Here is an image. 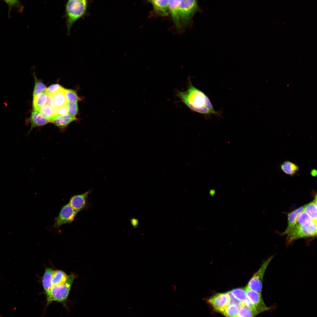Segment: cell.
<instances>
[{
  "instance_id": "obj_1",
  "label": "cell",
  "mask_w": 317,
  "mask_h": 317,
  "mask_svg": "<svg viewBox=\"0 0 317 317\" xmlns=\"http://www.w3.org/2000/svg\"><path fill=\"white\" fill-rule=\"evenodd\" d=\"M177 95L183 103L193 111L208 116L212 114L220 115L219 112L214 109L208 97L194 87L190 80L187 89L178 92Z\"/></svg>"
},
{
  "instance_id": "obj_2",
  "label": "cell",
  "mask_w": 317,
  "mask_h": 317,
  "mask_svg": "<svg viewBox=\"0 0 317 317\" xmlns=\"http://www.w3.org/2000/svg\"><path fill=\"white\" fill-rule=\"evenodd\" d=\"M87 4V1L85 0H69L66 2L65 15L68 34L73 24L85 14Z\"/></svg>"
},
{
  "instance_id": "obj_3",
  "label": "cell",
  "mask_w": 317,
  "mask_h": 317,
  "mask_svg": "<svg viewBox=\"0 0 317 317\" xmlns=\"http://www.w3.org/2000/svg\"><path fill=\"white\" fill-rule=\"evenodd\" d=\"M75 276L73 273L68 276L67 281L64 284L52 286L50 291L46 294L47 303L53 301L64 303L67 300L71 287Z\"/></svg>"
},
{
  "instance_id": "obj_4",
  "label": "cell",
  "mask_w": 317,
  "mask_h": 317,
  "mask_svg": "<svg viewBox=\"0 0 317 317\" xmlns=\"http://www.w3.org/2000/svg\"><path fill=\"white\" fill-rule=\"evenodd\" d=\"M286 242L290 243L298 239L308 237H313L317 235V221H313L308 227L301 226L297 224L287 234Z\"/></svg>"
},
{
  "instance_id": "obj_5",
  "label": "cell",
  "mask_w": 317,
  "mask_h": 317,
  "mask_svg": "<svg viewBox=\"0 0 317 317\" xmlns=\"http://www.w3.org/2000/svg\"><path fill=\"white\" fill-rule=\"evenodd\" d=\"M179 9L182 26H186L190 23L199 7L196 0H180Z\"/></svg>"
},
{
  "instance_id": "obj_6",
  "label": "cell",
  "mask_w": 317,
  "mask_h": 317,
  "mask_svg": "<svg viewBox=\"0 0 317 317\" xmlns=\"http://www.w3.org/2000/svg\"><path fill=\"white\" fill-rule=\"evenodd\" d=\"M271 256L262 264L261 266L249 280L247 286L250 289L260 293H262L264 276L266 269L273 259Z\"/></svg>"
},
{
  "instance_id": "obj_7",
  "label": "cell",
  "mask_w": 317,
  "mask_h": 317,
  "mask_svg": "<svg viewBox=\"0 0 317 317\" xmlns=\"http://www.w3.org/2000/svg\"><path fill=\"white\" fill-rule=\"evenodd\" d=\"M77 213L68 203L63 206L55 220L53 227L58 228L65 224H70L74 220Z\"/></svg>"
},
{
  "instance_id": "obj_8",
  "label": "cell",
  "mask_w": 317,
  "mask_h": 317,
  "mask_svg": "<svg viewBox=\"0 0 317 317\" xmlns=\"http://www.w3.org/2000/svg\"><path fill=\"white\" fill-rule=\"evenodd\" d=\"M92 191L90 190L83 193L72 195L69 203L77 213L87 210L90 207L88 195Z\"/></svg>"
},
{
  "instance_id": "obj_9",
  "label": "cell",
  "mask_w": 317,
  "mask_h": 317,
  "mask_svg": "<svg viewBox=\"0 0 317 317\" xmlns=\"http://www.w3.org/2000/svg\"><path fill=\"white\" fill-rule=\"evenodd\" d=\"M245 290L249 299L255 306L259 314L270 309L265 305L261 293L252 290L247 286Z\"/></svg>"
},
{
  "instance_id": "obj_10",
  "label": "cell",
  "mask_w": 317,
  "mask_h": 317,
  "mask_svg": "<svg viewBox=\"0 0 317 317\" xmlns=\"http://www.w3.org/2000/svg\"><path fill=\"white\" fill-rule=\"evenodd\" d=\"M208 302L217 311L220 313L230 303V298L227 292L217 293L211 296Z\"/></svg>"
},
{
  "instance_id": "obj_11",
  "label": "cell",
  "mask_w": 317,
  "mask_h": 317,
  "mask_svg": "<svg viewBox=\"0 0 317 317\" xmlns=\"http://www.w3.org/2000/svg\"><path fill=\"white\" fill-rule=\"evenodd\" d=\"M230 291L234 297L241 303L251 308L256 315L259 314L255 306L249 299L245 289L237 288L233 289Z\"/></svg>"
},
{
  "instance_id": "obj_12",
  "label": "cell",
  "mask_w": 317,
  "mask_h": 317,
  "mask_svg": "<svg viewBox=\"0 0 317 317\" xmlns=\"http://www.w3.org/2000/svg\"><path fill=\"white\" fill-rule=\"evenodd\" d=\"M180 0H168L169 12L172 21L178 29L182 26L180 18L179 5Z\"/></svg>"
},
{
  "instance_id": "obj_13",
  "label": "cell",
  "mask_w": 317,
  "mask_h": 317,
  "mask_svg": "<svg viewBox=\"0 0 317 317\" xmlns=\"http://www.w3.org/2000/svg\"><path fill=\"white\" fill-rule=\"evenodd\" d=\"M148 1L151 4L154 12L157 15L162 17L168 15V0H152Z\"/></svg>"
},
{
  "instance_id": "obj_14",
  "label": "cell",
  "mask_w": 317,
  "mask_h": 317,
  "mask_svg": "<svg viewBox=\"0 0 317 317\" xmlns=\"http://www.w3.org/2000/svg\"><path fill=\"white\" fill-rule=\"evenodd\" d=\"M63 88V87L61 89L53 94L49 95L51 98L54 107L57 109L66 105L68 102L64 92Z\"/></svg>"
},
{
  "instance_id": "obj_15",
  "label": "cell",
  "mask_w": 317,
  "mask_h": 317,
  "mask_svg": "<svg viewBox=\"0 0 317 317\" xmlns=\"http://www.w3.org/2000/svg\"><path fill=\"white\" fill-rule=\"evenodd\" d=\"M303 210V206L299 208L288 214V226L282 235L287 234L295 227L297 224L298 217Z\"/></svg>"
},
{
  "instance_id": "obj_16",
  "label": "cell",
  "mask_w": 317,
  "mask_h": 317,
  "mask_svg": "<svg viewBox=\"0 0 317 317\" xmlns=\"http://www.w3.org/2000/svg\"><path fill=\"white\" fill-rule=\"evenodd\" d=\"M280 169L285 173L291 176L296 174L299 171V166L295 163L289 160H286L279 166Z\"/></svg>"
},
{
  "instance_id": "obj_17",
  "label": "cell",
  "mask_w": 317,
  "mask_h": 317,
  "mask_svg": "<svg viewBox=\"0 0 317 317\" xmlns=\"http://www.w3.org/2000/svg\"><path fill=\"white\" fill-rule=\"evenodd\" d=\"M30 120L31 124V130L36 127L44 125L49 122L48 120L43 117L39 113L34 111L31 113Z\"/></svg>"
},
{
  "instance_id": "obj_18",
  "label": "cell",
  "mask_w": 317,
  "mask_h": 317,
  "mask_svg": "<svg viewBox=\"0 0 317 317\" xmlns=\"http://www.w3.org/2000/svg\"><path fill=\"white\" fill-rule=\"evenodd\" d=\"M68 276L64 272L60 270L53 271L52 276V286L62 285L65 283Z\"/></svg>"
},
{
  "instance_id": "obj_19",
  "label": "cell",
  "mask_w": 317,
  "mask_h": 317,
  "mask_svg": "<svg viewBox=\"0 0 317 317\" xmlns=\"http://www.w3.org/2000/svg\"><path fill=\"white\" fill-rule=\"evenodd\" d=\"M48 99V94L45 90L33 97V107L36 111L46 104Z\"/></svg>"
},
{
  "instance_id": "obj_20",
  "label": "cell",
  "mask_w": 317,
  "mask_h": 317,
  "mask_svg": "<svg viewBox=\"0 0 317 317\" xmlns=\"http://www.w3.org/2000/svg\"><path fill=\"white\" fill-rule=\"evenodd\" d=\"M53 271L51 268H46L42 278V285L45 294L48 293L52 287V274Z\"/></svg>"
},
{
  "instance_id": "obj_21",
  "label": "cell",
  "mask_w": 317,
  "mask_h": 317,
  "mask_svg": "<svg viewBox=\"0 0 317 317\" xmlns=\"http://www.w3.org/2000/svg\"><path fill=\"white\" fill-rule=\"evenodd\" d=\"M36 111L39 113L49 122H52L57 118L53 109L47 104H45Z\"/></svg>"
},
{
  "instance_id": "obj_22",
  "label": "cell",
  "mask_w": 317,
  "mask_h": 317,
  "mask_svg": "<svg viewBox=\"0 0 317 317\" xmlns=\"http://www.w3.org/2000/svg\"><path fill=\"white\" fill-rule=\"evenodd\" d=\"M76 119L75 117L68 114L58 117L52 122L59 128L63 129Z\"/></svg>"
},
{
  "instance_id": "obj_23",
  "label": "cell",
  "mask_w": 317,
  "mask_h": 317,
  "mask_svg": "<svg viewBox=\"0 0 317 317\" xmlns=\"http://www.w3.org/2000/svg\"><path fill=\"white\" fill-rule=\"evenodd\" d=\"M304 211L311 218L317 221V199L316 195L315 199L312 202L303 206Z\"/></svg>"
},
{
  "instance_id": "obj_24",
  "label": "cell",
  "mask_w": 317,
  "mask_h": 317,
  "mask_svg": "<svg viewBox=\"0 0 317 317\" xmlns=\"http://www.w3.org/2000/svg\"><path fill=\"white\" fill-rule=\"evenodd\" d=\"M313 221H315L303 210L298 217L297 224L301 226L308 227L310 225Z\"/></svg>"
},
{
  "instance_id": "obj_25",
  "label": "cell",
  "mask_w": 317,
  "mask_h": 317,
  "mask_svg": "<svg viewBox=\"0 0 317 317\" xmlns=\"http://www.w3.org/2000/svg\"><path fill=\"white\" fill-rule=\"evenodd\" d=\"M239 306L234 303L228 304L221 313L227 317H237Z\"/></svg>"
},
{
  "instance_id": "obj_26",
  "label": "cell",
  "mask_w": 317,
  "mask_h": 317,
  "mask_svg": "<svg viewBox=\"0 0 317 317\" xmlns=\"http://www.w3.org/2000/svg\"><path fill=\"white\" fill-rule=\"evenodd\" d=\"M4 1L7 4L9 10L8 12V16H10V14L11 10L14 8L16 11L18 12H23V6L19 0H6Z\"/></svg>"
},
{
  "instance_id": "obj_27",
  "label": "cell",
  "mask_w": 317,
  "mask_h": 317,
  "mask_svg": "<svg viewBox=\"0 0 317 317\" xmlns=\"http://www.w3.org/2000/svg\"><path fill=\"white\" fill-rule=\"evenodd\" d=\"M256 316L255 313L251 308L240 303L239 307L237 317H254Z\"/></svg>"
},
{
  "instance_id": "obj_28",
  "label": "cell",
  "mask_w": 317,
  "mask_h": 317,
  "mask_svg": "<svg viewBox=\"0 0 317 317\" xmlns=\"http://www.w3.org/2000/svg\"><path fill=\"white\" fill-rule=\"evenodd\" d=\"M63 91L69 103H72L77 102L80 99L77 95L76 92L74 90L63 88Z\"/></svg>"
},
{
  "instance_id": "obj_29",
  "label": "cell",
  "mask_w": 317,
  "mask_h": 317,
  "mask_svg": "<svg viewBox=\"0 0 317 317\" xmlns=\"http://www.w3.org/2000/svg\"><path fill=\"white\" fill-rule=\"evenodd\" d=\"M35 82L33 93V97L44 91L46 88L44 84L40 81L38 80L36 77H35Z\"/></svg>"
},
{
  "instance_id": "obj_30",
  "label": "cell",
  "mask_w": 317,
  "mask_h": 317,
  "mask_svg": "<svg viewBox=\"0 0 317 317\" xmlns=\"http://www.w3.org/2000/svg\"><path fill=\"white\" fill-rule=\"evenodd\" d=\"M67 105L68 109V114L75 117L78 111L77 102L72 103L68 102Z\"/></svg>"
},
{
  "instance_id": "obj_31",
  "label": "cell",
  "mask_w": 317,
  "mask_h": 317,
  "mask_svg": "<svg viewBox=\"0 0 317 317\" xmlns=\"http://www.w3.org/2000/svg\"><path fill=\"white\" fill-rule=\"evenodd\" d=\"M63 88L59 84H55L46 88L45 91L48 95H51L61 89Z\"/></svg>"
},
{
  "instance_id": "obj_32",
  "label": "cell",
  "mask_w": 317,
  "mask_h": 317,
  "mask_svg": "<svg viewBox=\"0 0 317 317\" xmlns=\"http://www.w3.org/2000/svg\"><path fill=\"white\" fill-rule=\"evenodd\" d=\"M68 109L67 104L58 109L57 114L58 117L68 114Z\"/></svg>"
},
{
  "instance_id": "obj_33",
  "label": "cell",
  "mask_w": 317,
  "mask_h": 317,
  "mask_svg": "<svg viewBox=\"0 0 317 317\" xmlns=\"http://www.w3.org/2000/svg\"><path fill=\"white\" fill-rule=\"evenodd\" d=\"M310 173L311 175L313 177H315L317 176V170L314 168L312 169L310 171Z\"/></svg>"
},
{
  "instance_id": "obj_34",
  "label": "cell",
  "mask_w": 317,
  "mask_h": 317,
  "mask_svg": "<svg viewBox=\"0 0 317 317\" xmlns=\"http://www.w3.org/2000/svg\"><path fill=\"white\" fill-rule=\"evenodd\" d=\"M131 224L134 226H136L138 223V221L136 220V219L135 218H132L131 219Z\"/></svg>"
},
{
  "instance_id": "obj_35",
  "label": "cell",
  "mask_w": 317,
  "mask_h": 317,
  "mask_svg": "<svg viewBox=\"0 0 317 317\" xmlns=\"http://www.w3.org/2000/svg\"><path fill=\"white\" fill-rule=\"evenodd\" d=\"M0 317H2L1 315H0Z\"/></svg>"
}]
</instances>
